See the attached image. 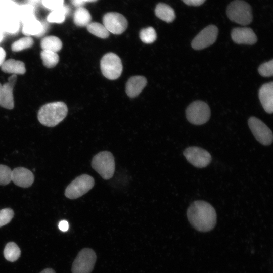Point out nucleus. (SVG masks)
<instances>
[{
  "label": "nucleus",
  "mask_w": 273,
  "mask_h": 273,
  "mask_svg": "<svg viewBox=\"0 0 273 273\" xmlns=\"http://www.w3.org/2000/svg\"><path fill=\"white\" fill-rule=\"evenodd\" d=\"M188 220L196 230L207 232L212 230L216 223V213L208 202L198 200L193 202L187 212Z\"/></svg>",
  "instance_id": "1"
},
{
  "label": "nucleus",
  "mask_w": 273,
  "mask_h": 273,
  "mask_svg": "<svg viewBox=\"0 0 273 273\" xmlns=\"http://www.w3.org/2000/svg\"><path fill=\"white\" fill-rule=\"evenodd\" d=\"M68 108L66 104L58 101L44 104L38 110L39 122L47 127H54L66 117Z\"/></svg>",
  "instance_id": "2"
},
{
  "label": "nucleus",
  "mask_w": 273,
  "mask_h": 273,
  "mask_svg": "<svg viewBox=\"0 0 273 273\" xmlns=\"http://www.w3.org/2000/svg\"><path fill=\"white\" fill-rule=\"evenodd\" d=\"M93 168L104 179L112 178L115 169V160L109 151H102L95 155L91 163Z\"/></svg>",
  "instance_id": "3"
},
{
  "label": "nucleus",
  "mask_w": 273,
  "mask_h": 273,
  "mask_svg": "<svg viewBox=\"0 0 273 273\" xmlns=\"http://www.w3.org/2000/svg\"><path fill=\"white\" fill-rule=\"evenodd\" d=\"M226 14L232 21L242 25L249 24L252 20L250 6L242 0H235L228 6Z\"/></svg>",
  "instance_id": "4"
},
{
  "label": "nucleus",
  "mask_w": 273,
  "mask_h": 273,
  "mask_svg": "<svg viewBox=\"0 0 273 273\" xmlns=\"http://www.w3.org/2000/svg\"><path fill=\"white\" fill-rule=\"evenodd\" d=\"M94 185V178L89 175L83 174L77 177L68 185L64 194L69 199H77L87 193Z\"/></svg>",
  "instance_id": "5"
},
{
  "label": "nucleus",
  "mask_w": 273,
  "mask_h": 273,
  "mask_svg": "<svg viewBox=\"0 0 273 273\" xmlns=\"http://www.w3.org/2000/svg\"><path fill=\"white\" fill-rule=\"evenodd\" d=\"M186 118L191 123L199 125L207 122L210 116L208 105L202 101L191 103L186 110Z\"/></svg>",
  "instance_id": "6"
},
{
  "label": "nucleus",
  "mask_w": 273,
  "mask_h": 273,
  "mask_svg": "<svg viewBox=\"0 0 273 273\" xmlns=\"http://www.w3.org/2000/svg\"><path fill=\"white\" fill-rule=\"evenodd\" d=\"M100 67L103 75L110 80L119 78L123 69L120 58L113 53H107L102 57Z\"/></svg>",
  "instance_id": "7"
},
{
  "label": "nucleus",
  "mask_w": 273,
  "mask_h": 273,
  "mask_svg": "<svg viewBox=\"0 0 273 273\" xmlns=\"http://www.w3.org/2000/svg\"><path fill=\"white\" fill-rule=\"evenodd\" d=\"M97 257L95 251L84 248L77 254L71 268L72 273H90L94 267Z\"/></svg>",
  "instance_id": "8"
},
{
  "label": "nucleus",
  "mask_w": 273,
  "mask_h": 273,
  "mask_svg": "<svg viewBox=\"0 0 273 273\" xmlns=\"http://www.w3.org/2000/svg\"><path fill=\"white\" fill-rule=\"evenodd\" d=\"M187 160L197 168H204L211 162L210 154L206 150L199 147L191 146L187 148L183 152Z\"/></svg>",
  "instance_id": "9"
},
{
  "label": "nucleus",
  "mask_w": 273,
  "mask_h": 273,
  "mask_svg": "<svg viewBox=\"0 0 273 273\" xmlns=\"http://www.w3.org/2000/svg\"><path fill=\"white\" fill-rule=\"evenodd\" d=\"M248 122L252 134L259 143L265 146L271 144L272 131L264 122L255 117H251Z\"/></svg>",
  "instance_id": "10"
},
{
  "label": "nucleus",
  "mask_w": 273,
  "mask_h": 273,
  "mask_svg": "<svg viewBox=\"0 0 273 273\" xmlns=\"http://www.w3.org/2000/svg\"><path fill=\"white\" fill-rule=\"evenodd\" d=\"M218 32V28L215 25H210L206 27L192 40V48L199 50L212 45L216 40Z\"/></svg>",
  "instance_id": "11"
},
{
  "label": "nucleus",
  "mask_w": 273,
  "mask_h": 273,
  "mask_svg": "<svg viewBox=\"0 0 273 273\" xmlns=\"http://www.w3.org/2000/svg\"><path fill=\"white\" fill-rule=\"evenodd\" d=\"M103 25L107 30L114 34H120L126 29L128 23L122 14L116 12L106 14L103 18Z\"/></svg>",
  "instance_id": "12"
},
{
  "label": "nucleus",
  "mask_w": 273,
  "mask_h": 273,
  "mask_svg": "<svg viewBox=\"0 0 273 273\" xmlns=\"http://www.w3.org/2000/svg\"><path fill=\"white\" fill-rule=\"evenodd\" d=\"M17 75H12L8 82L2 85L0 91V106L7 109H12L14 107L13 89L17 81Z\"/></svg>",
  "instance_id": "13"
},
{
  "label": "nucleus",
  "mask_w": 273,
  "mask_h": 273,
  "mask_svg": "<svg viewBox=\"0 0 273 273\" xmlns=\"http://www.w3.org/2000/svg\"><path fill=\"white\" fill-rule=\"evenodd\" d=\"M34 176L33 173L23 167H18L12 171L11 181L22 188H28L33 183Z\"/></svg>",
  "instance_id": "14"
},
{
  "label": "nucleus",
  "mask_w": 273,
  "mask_h": 273,
  "mask_svg": "<svg viewBox=\"0 0 273 273\" xmlns=\"http://www.w3.org/2000/svg\"><path fill=\"white\" fill-rule=\"evenodd\" d=\"M231 37L233 40L237 44L252 45L257 40L253 30L247 27L234 28L231 32Z\"/></svg>",
  "instance_id": "15"
},
{
  "label": "nucleus",
  "mask_w": 273,
  "mask_h": 273,
  "mask_svg": "<svg viewBox=\"0 0 273 273\" xmlns=\"http://www.w3.org/2000/svg\"><path fill=\"white\" fill-rule=\"evenodd\" d=\"M259 98L264 110L268 113L273 112V82L264 84L259 90Z\"/></svg>",
  "instance_id": "16"
},
{
  "label": "nucleus",
  "mask_w": 273,
  "mask_h": 273,
  "mask_svg": "<svg viewBox=\"0 0 273 273\" xmlns=\"http://www.w3.org/2000/svg\"><path fill=\"white\" fill-rule=\"evenodd\" d=\"M20 27V21L17 16L13 15L0 16V29L4 33L16 34L19 31Z\"/></svg>",
  "instance_id": "17"
},
{
  "label": "nucleus",
  "mask_w": 273,
  "mask_h": 273,
  "mask_svg": "<svg viewBox=\"0 0 273 273\" xmlns=\"http://www.w3.org/2000/svg\"><path fill=\"white\" fill-rule=\"evenodd\" d=\"M146 78L142 76H135L129 79L126 84V93L131 97L138 96L147 84Z\"/></svg>",
  "instance_id": "18"
},
{
  "label": "nucleus",
  "mask_w": 273,
  "mask_h": 273,
  "mask_svg": "<svg viewBox=\"0 0 273 273\" xmlns=\"http://www.w3.org/2000/svg\"><path fill=\"white\" fill-rule=\"evenodd\" d=\"M1 68L4 72L12 74V75L24 74L26 72L24 62L14 59L5 60L1 66Z\"/></svg>",
  "instance_id": "19"
},
{
  "label": "nucleus",
  "mask_w": 273,
  "mask_h": 273,
  "mask_svg": "<svg viewBox=\"0 0 273 273\" xmlns=\"http://www.w3.org/2000/svg\"><path fill=\"white\" fill-rule=\"evenodd\" d=\"M44 30L43 24L36 18L23 24L22 33L26 36H38Z\"/></svg>",
  "instance_id": "20"
},
{
  "label": "nucleus",
  "mask_w": 273,
  "mask_h": 273,
  "mask_svg": "<svg viewBox=\"0 0 273 273\" xmlns=\"http://www.w3.org/2000/svg\"><path fill=\"white\" fill-rule=\"evenodd\" d=\"M155 13L158 18L168 23L172 22L175 18L173 9L164 3L158 4L155 8Z\"/></svg>",
  "instance_id": "21"
},
{
  "label": "nucleus",
  "mask_w": 273,
  "mask_h": 273,
  "mask_svg": "<svg viewBox=\"0 0 273 273\" xmlns=\"http://www.w3.org/2000/svg\"><path fill=\"white\" fill-rule=\"evenodd\" d=\"M42 50L51 51L57 53L62 49V42L57 36L51 35L43 37L40 41Z\"/></svg>",
  "instance_id": "22"
},
{
  "label": "nucleus",
  "mask_w": 273,
  "mask_h": 273,
  "mask_svg": "<svg viewBox=\"0 0 273 273\" xmlns=\"http://www.w3.org/2000/svg\"><path fill=\"white\" fill-rule=\"evenodd\" d=\"M91 19L89 12L83 7L77 8L74 13L73 21L77 26H87L90 23Z\"/></svg>",
  "instance_id": "23"
},
{
  "label": "nucleus",
  "mask_w": 273,
  "mask_h": 273,
  "mask_svg": "<svg viewBox=\"0 0 273 273\" xmlns=\"http://www.w3.org/2000/svg\"><path fill=\"white\" fill-rule=\"evenodd\" d=\"M70 12L69 8L66 5H63L60 8L52 10L47 16V21L52 23H62Z\"/></svg>",
  "instance_id": "24"
},
{
  "label": "nucleus",
  "mask_w": 273,
  "mask_h": 273,
  "mask_svg": "<svg viewBox=\"0 0 273 273\" xmlns=\"http://www.w3.org/2000/svg\"><path fill=\"white\" fill-rule=\"evenodd\" d=\"M17 17L22 24L35 19L34 7L28 4L19 5Z\"/></svg>",
  "instance_id": "25"
},
{
  "label": "nucleus",
  "mask_w": 273,
  "mask_h": 273,
  "mask_svg": "<svg viewBox=\"0 0 273 273\" xmlns=\"http://www.w3.org/2000/svg\"><path fill=\"white\" fill-rule=\"evenodd\" d=\"M21 250L14 242L8 243L4 249V256L6 260L11 262L16 261L20 256Z\"/></svg>",
  "instance_id": "26"
},
{
  "label": "nucleus",
  "mask_w": 273,
  "mask_h": 273,
  "mask_svg": "<svg viewBox=\"0 0 273 273\" xmlns=\"http://www.w3.org/2000/svg\"><path fill=\"white\" fill-rule=\"evenodd\" d=\"M40 55L43 65L48 68L54 67L59 61L57 53L54 52L42 50Z\"/></svg>",
  "instance_id": "27"
},
{
  "label": "nucleus",
  "mask_w": 273,
  "mask_h": 273,
  "mask_svg": "<svg viewBox=\"0 0 273 273\" xmlns=\"http://www.w3.org/2000/svg\"><path fill=\"white\" fill-rule=\"evenodd\" d=\"M87 30L92 34L101 38H107L110 32L102 24L98 22H90L87 26Z\"/></svg>",
  "instance_id": "28"
},
{
  "label": "nucleus",
  "mask_w": 273,
  "mask_h": 273,
  "mask_svg": "<svg viewBox=\"0 0 273 273\" xmlns=\"http://www.w3.org/2000/svg\"><path fill=\"white\" fill-rule=\"evenodd\" d=\"M34 44V40L30 36H25L14 41L11 45L13 52H19L31 48Z\"/></svg>",
  "instance_id": "29"
},
{
  "label": "nucleus",
  "mask_w": 273,
  "mask_h": 273,
  "mask_svg": "<svg viewBox=\"0 0 273 273\" xmlns=\"http://www.w3.org/2000/svg\"><path fill=\"white\" fill-rule=\"evenodd\" d=\"M140 38L142 41L145 43H152L156 39V32L153 27L144 28L140 32Z\"/></svg>",
  "instance_id": "30"
},
{
  "label": "nucleus",
  "mask_w": 273,
  "mask_h": 273,
  "mask_svg": "<svg viewBox=\"0 0 273 273\" xmlns=\"http://www.w3.org/2000/svg\"><path fill=\"white\" fill-rule=\"evenodd\" d=\"M12 170L5 165L0 164V185H7L11 181Z\"/></svg>",
  "instance_id": "31"
},
{
  "label": "nucleus",
  "mask_w": 273,
  "mask_h": 273,
  "mask_svg": "<svg viewBox=\"0 0 273 273\" xmlns=\"http://www.w3.org/2000/svg\"><path fill=\"white\" fill-rule=\"evenodd\" d=\"M14 215L13 209L10 208L0 210V228L9 223Z\"/></svg>",
  "instance_id": "32"
},
{
  "label": "nucleus",
  "mask_w": 273,
  "mask_h": 273,
  "mask_svg": "<svg viewBox=\"0 0 273 273\" xmlns=\"http://www.w3.org/2000/svg\"><path fill=\"white\" fill-rule=\"evenodd\" d=\"M259 73L263 77H270L273 74V61L262 64L258 68Z\"/></svg>",
  "instance_id": "33"
},
{
  "label": "nucleus",
  "mask_w": 273,
  "mask_h": 273,
  "mask_svg": "<svg viewBox=\"0 0 273 273\" xmlns=\"http://www.w3.org/2000/svg\"><path fill=\"white\" fill-rule=\"evenodd\" d=\"M43 6L51 11L61 8L64 5V0H42Z\"/></svg>",
  "instance_id": "34"
},
{
  "label": "nucleus",
  "mask_w": 273,
  "mask_h": 273,
  "mask_svg": "<svg viewBox=\"0 0 273 273\" xmlns=\"http://www.w3.org/2000/svg\"><path fill=\"white\" fill-rule=\"evenodd\" d=\"M186 5L198 6L202 5L205 0H182Z\"/></svg>",
  "instance_id": "35"
},
{
  "label": "nucleus",
  "mask_w": 273,
  "mask_h": 273,
  "mask_svg": "<svg viewBox=\"0 0 273 273\" xmlns=\"http://www.w3.org/2000/svg\"><path fill=\"white\" fill-rule=\"evenodd\" d=\"M58 227L61 231L66 232L69 229L68 222L65 220H61L59 223Z\"/></svg>",
  "instance_id": "36"
},
{
  "label": "nucleus",
  "mask_w": 273,
  "mask_h": 273,
  "mask_svg": "<svg viewBox=\"0 0 273 273\" xmlns=\"http://www.w3.org/2000/svg\"><path fill=\"white\" fill-rule=\"evenodd\" d=\"M6 53L5 50L0 47V67L5 61Z\"/></svg>",
  "instance_id": "37"
},
{
  "label": "nucleus",
  "mask_w": 273,
  "mask_h": 273,
  "mask_svg": "<svg viewBox=\"0 0 273 273\" xmlns=\"http://www.w3.org/2000/svg\"><path fill=\"white\" fill-rule=\"evenodd\" d=\"M72 3L74 6L77 8L82 7V6L85 4L82 0H72Z\"/></svg>",
  "instance_id": "38"
},
{
  "label": "nucleus",
  "mask_w": 273,
  "mask_h": 273,
  "mask_svg": "<svg viewBox=\"0 0 273 273\" xmlns=\"http://www.w3.org/2000/svg\"><path fill=\"white\" fill-rule=\"evenodd\" d=\"M40 273H56L55 271L52 268H46L41 271Z\"/></svg>",
  "instance_id": "39"
},
{
  "label": "nucleus",
  "mask_w": 273,
  "mask_h": 273,
  "mask_svg": "<svg viewBox=\"0 0 273 273\" xmlns=\"http://www.w3.org/2000/svg\"><path fill=\"white\" fill-rule=\"evenodd\" d=\"M4 33L3 32V31L0 29V42L3 40L4 38Z\"/></svg>",
  "instance_id": "40"
},
{
  "label": "nucleus",
  "mask_w": 273,
  "mask_h": 273,
  "mask_svg": "<svg viewBox=\"0 0 273 273\" xmlns=\"http://www.w3.org/2000/svg\"><path fill=\"white\" fill-rule=\"evenodd\" d=\"M83 2L85 3L86 2H94L97 1V0H82Z\"/></svg>",
  "instance_id": "41"
},
{
  "label": "nucleus",
  "mask_w": 273,
  "mask_h": 273,
  "mask_svg": "<svg viewBox=\"0 0 273 273\" xmlns=\"http://www.w3.org/2000/svg\"><path fill=\"white\" fill-rule=\"evenodd\" d=\"M1 87H2V84L0 83V91H1Z\"/></svg>",
  "instance_id": "42"
},
{
  "label": "nucleus",
  "mask_w": 273,
  "mask_h": 273,
  "mask_svg": "<svg viewBox=\"0 0 273 273\" xmlns=\"http://www.w3.org/2000/svg\"><path fill=\"white\" fill-rule=\"evenodd\" d=\"M31 1H34H34H38V0H31Z\"/></svg>",
  "instance_id": "43"
}]
</instances>
